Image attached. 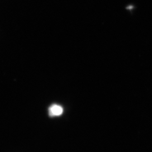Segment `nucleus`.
<instances>
[{
  "instance_id": "nucleus-1",
  "label": "nucleus",
  "mask_w": 152,
  "mask_h": 152,
  "mask_svg": "<svg viewBox=\"0 0 152 152\" xmlns=\"http://www.w3.org/2000/svg\"><path fill=\"white\" fill-rule=\"evenodd\" d=\"M64 110L63 108L58 104H52L51 106L48 109V113L50 117H56V116H60L63 113Z\"/></svg>"
}]
</instances>
